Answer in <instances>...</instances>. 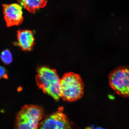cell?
<instances>
[{
  "label": "cell",
  "instance_id": "obj_1",
  "mask_svg": "<svg viewBox=\"0 0 129 129\" xmlns=\"http://www.w3.org/2000/svg\"><path fill=\"white\" fill-rule=\"evenodd\" d=\"M37 72L36 80L38 87L55 101H58L61 98L60 79L55 69L40 66L37 68Z\"/></svg>",
  "mask_w": 129,
  "mask_h": 129
},
{
  "label": "cell",
  "instance_id": "obj_7",
  "mask_svg": "<svg viewBox=\"0 0 129 129\" xmlns=\"http://www.w3.org/2000/svg\"><path fill=\"white\" fill-rule=\"evenodd\" d=\"M17 44L22 50L29 51L33 49L35 39L31 30L26 29L19 30L17 31Z\"/></svg>",
  "mask_w": 129,
  "mask_h": 129
},
{
  "label": "cell",
  "instance_id": "obj_3",
  "mask_svg": "<svg viewBox=\"0 0 129 129\" xmlns=\"http://www.w3.org/2000/svg\"><path fill=\"white\" fill-rule=\"evenodd\" d=\"M42 108L34 105H26L16 115L14 129H38L43 117Z\"/></svg>",
  "mask_w": 129,
  "mask_h": 129
},
{
  "label": "cell",
  "instance_id": "obj_11",
  "mask_svg": "<svg viewBox=\"0 0 129 129\" xmlns=\"http://www.w3.org/2000/svg\"><path fill=\"white\" fill-rule=\"evenodd\" d=\"M96 129H104V128H100V127H98V128H96Z\"/></svg>",
  "mask_w": 129,
  "mask_h": 129
},
{
  "label": "cell",
  "instance_id": "obj_6",
  "mask_svg": "<svg viewBox=\"0 0 129 129\" xmlns=\"http://www.w3.org/2000/svg\"><path fill=\"white\" fill-rule=\"evenodd\" d=\"M3 13L8 27L20 25L23 21L22 7L16 4L3 5Z\"/></svg>",
  "mask_w": 129,
  "mask_h": 129
},
{
  "label": "cell",
  "instance_id": "obj_2",
  "mask_svg": "<svg viewBox=\"0 0 129 129\" xmlns=\"http://www.w3.org/2000/svg\"><path fill=\"white\" fill-rule=\"evenodd\" d=\"M61 98L64 101L73 102L83 96L84 85L80 76L73 72L64 74L60 80Z\"/></svg>",
  "mask_w": 129,
  "mask_h": 129
},
{
  "label": "cell",
  "instance_id": "obj_10",
  "mask_svg": "<svg viewBox=\"0 0 129 129\" xmlns=\"http://www.w3.org/2000/svg\"><path fill=\"white\" fill-rule=\"evenodd\" d=\"M8 76L7 72L4 68L0 66V79L2 78L7 79Z\"/></svg>",
  "mask_w": 129,
  "mask_h": 129
},
{
  "label": "cell",
  "instance_id": "obj_9",
  "mask_svg": "<svg viewBox=\"0 0 129 129\" xmlns=\"http://www.w3.org/2000/svg\"><path fill=\"white\" fill-rule=\"evenodd\" d=\"M1 58L3 62L6 64H9L12 62V57L10 51L8 49L4 50L1 53Z\"/></svg>",
  "mask_w": 129,
  "mask_h": 129
},
{
  "label": "cell",
  "instance_id": "obj_5",
  "mask_svg": "<svg viewBox=\"0 0 129 129\" xmlns=\"http://www.w3.org/2000/svg\"><path fill=\"white\" fill-rule=\"evenodd\" d=\"M63 111V108H59L56 112L40 122L38 129H72L70 122Z\"/></svg>",
  "mask_w": 129,
  "mask_h": 129
},
{
  "label": "cell",
  "instance_id": "obj_12",
  "mask_svg": "<svg viewBox=\"0 0 129 129\" xmlns=\"http://www.w3.org/2000/svg\"><path fill=\"white\" fill-rule=\"evenodd\" d=\"M85 129H92L91 127H87V128Z\"/></svg>",
  "mask_w": 129,
  "mask_h": 129
},
{
  "label": "cell",
  "instance_id": "obj_4",
  "mask_svg": "<svg viewBox=\"0 0 129 129\" xmlns=\"http://www.w3.org/2000/svg\"><path fill=\"white\" fill-rule=\"evenodd\" d=\"M109 77V84L115 92L122 97L129 98V67H118Z\"/></svg>",
  "mask_w": 129,
  "mask_h": 129
},
{
  "label": "cell",
  "instance_id": "obj_8",
  "mask_svg": "<svg viewBox=\"0 0 129 129\" xmlns=\"http://www.w3.org/2000/svg\"><path fill=\"white\" fill-rule=\"evenodd\" d=\"M20 4L31 13L34 14L37 9L45 7L47 1L44 0H23L18 1Z\"/></svg>",
  "mask_w": 129,
  "mask_h": 129
}]
</instances>
